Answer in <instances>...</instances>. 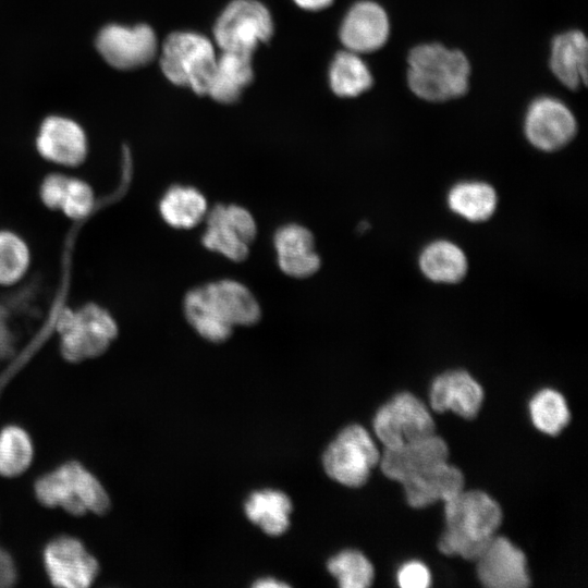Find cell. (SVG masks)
Masks as SVG:
<instances>
[{
	"instance_id": "obj_1",
	"label": "cell",
	"mask_w": 588,
	"mask_h": 588,
	"mask_svg": "<svg viewBox=\"0 0 588 588\" xmlns=\"http://www.w3.org/2000/svg\"><path fill=\"white\" fill-rule=\"evenodd\" d=\"M187 322L213 343L228 340L234 327H250L261 318L260 305L243 283L221 279L188 290L183 299Z\"/></svg>"
},
{
	"instance_id": "obj_2",
	"label": "cell",
	"mask_w": 588,
	"mask_h": 588,
	"mask_svg": "<svg viewBox=\"0 0 588 588\" xmlns=\"http://www.w3.org/2000/svg\"><path fill=\"white\" fill-rule=\"evenodd\" d=\"M443 503L445 530L439 539V550L445 555L476 561L502 523L501 506L480 490H463Z\"/></svg>"
},
{
	"instance_id": "obj_3",
	"label": "cell",
	"mask_w": 588,
	"mask_h": 588,
	"mask_svg": "<svg viewBox=\"0 0 588 588\" xmlns=\"http://www.w3.org/2000/svg\"><path fill=\"white\" fill-rule=\"evenodd\" d=\"M407 63L408 86L422 100L446 101L468 89L470 64L457 49L439 42L421 44L409 51Z\"/></svg>"
},
{
	"instance_id": "obj_4",
	"label": "cell",
	"mask_w": 588,
	"mask_h": 588,
	"mask_svg": "<svg viewBox=\"0 0 588 588\" xmlns=\"http://www.w3.org/2000/svg\"><path fill=\"white\" fill-rule=\"evenodd\" d=\"M37 500L72 515H101L110 498L100 480L78 462L70 461L40 476L34 485Z\"/></svg>"
},
{
	"instance_id": "obj_5",
	"label": "cell",
	"mask_w": 588,
	"mask_h": 588,
	"mask_svg": "<svg viewBox=\"0 0 588 588\" xmlns=\"http://www.w3.org/2000/svg\"><path fill=\"white\" fill-rule=\"evenodd\" d=\"M217 56L212 42L194 32H174L162 44L160 68L174 85L207 95Z\"/></svg>"
},
{
	"instance_id": "obj_6",
	"label": "cell",
	"mask_w": 588,
	"mask_h": 588,
	"mask_svg": "<svg viewBox=\"0 0 588 588\" xmlns=\"http://www.w3.org/2000/svg\"><path fill=\"white\" fill-rule=\"evenodd\" d=\"M61 352L70 362H81L102 354L115 338L118 329L102 308L89 304L78 311L64 310L58 319Z\"/></svg>"
},
{
	"instance_id": "obj_7",
	"label": "cell",
	"mask_w": 588,
	"mask_h": 588,
	"mask_svg": "<svg viewBox=\"0 0 588 588\" xmlns=\"http://www.w3.org/2000/svg\"><path fill=\"white\" fill-rule=\"evenodd\" d=\"M273 34L268 9L257 0H233L222 11L213 27L217 46L222 51L253 56Z\"/></svg>"
},
{
	"instance_id": "obj_8",
	"label": "cell",
	"mask_w": 588,
	"mask_h": 588,
	"mask_svg": "<svg viewBox=\"0 0 588 588\" xmlns=\"http://www.w3.org/2000/svg\"><path fill=\"white\" fill-rule=\"evenodd\" d=\"M380 452L365 428L350 425L330 443L323 454V467L333 480L357 488L365 485L379 464Z\"/></svg>"
},
{
	"instance_id": "obj_9",
	"label": "cell",
	"mask_w": 588,
	"mask_h": 588,
	"mask_svg": "<svg viewBox=\"0 0 588 588\" xmlns=\"http://www.w3.org/2000/svg\"><path fill=\"white\" fill-rule=\"evenodd\" d=\"M372 426L385 449H396L436 433L427 406L406 391L395 394L377 411Z\"/></svg>"
},
{
	"instance_id": "obj_10",
	"label": "cell",
	"mask_w": 588,
	"mask_h": 588,
	"mask_svg": "<svg viewBox=\"0 0 588 588\" xmlns=\"http://www.w3.org/2000/svg\"><path fill=\"white\" fill-rule=\"evenodd\" d=\"M204 220L207 226L201 244L205 248L234 262L247 259L249 246L257 235V224L246 208L217 204L207 211Z\"/></svg>"
},
{
	"instance_id": "obj_11",
	"label": "cell",
	"mask_w": 588,
	"mask_h": 588,
	"mask_svg": "<svg viewBox=\"0 0 588 588\" xmlns=\"http://www.w3.org/2000/svg\"><path fill=\"white\" fill-rule=\"evenodd\" d=\"M42 559L47 576L57 587L87 588L99 573L97 559L81 540L71 536L49 541Z\"/></svg>"
},
{
	"instance_id": "obj_12",
	"label": "cell",
	"mask_w": 588,
	"mask_h": 588,
	"mask_svg": "<svg viewBox=\"0 0 588 588\" xmlns=\"http://www.w3.org/2000/svg\"><path fill=\"white\" fill-rule=\"evenodd\" d=\"M96 47L111 66L133 70L148 64L156 57L158 40L154 29L146 24H110L99 32Z\"/></svg>"
},
{
	"instance_id": "obj_13",
	"label": "cell",
	"mask_w": 588,
	"mask_h": 588,
	"mask_svg": "<svg viewBox=\"0 0 588 588\" xmlns=\"http://www.w3.org/2000/svg\"><path fill=\"white\" fill-rule=\"evenodd\" d=\"M529 143L543 151H553L568 144L577 123L569 108L553 97H540L527 109L524 122Z\"/></svg>"
},
{
	"instance_id": "obj_14",
	"label": "cell",
	"mask_w": 588,
	"mask_h": 588,
	"mask_svg": "<svg viewBox=\"0 0 588 588\" xmlns=\"http://www.w3.org/2000/svg\"><path fill=\"white\" fill-rule=\"evenodd\" d=\"M449 462V448L436 433L380 454L379 466L385 477L400 483Z\"/></svg>"
},
{
	"instance_id": "obj_15",
	"label": "cell",
	"mask_w": 588,
	"mask_h": 588,
	"mask_svg": "<svg viewBox=\"0 0 588 588\" xmlns=\"http://www.w3.org/2000/svg\"><path fill=\"white\" fill-rule=\"evenodd\" d=\"M479 581L489 588H525L530 585L524 552L503 536H493L475 561Z\"/></svg>"
},
{
	"instance_id": "obj_16",
	"label": "cell",
	"mask_w": 588,
	"mask_h": 588,
	"mask_svg": "<svg viewBox=\"0 0 588 588\" xmlns=\"http://www.w3.org/2000/svg\"><path fill=\"white\" fill-rule=\"evenodd\" d=\"M390 34V22L384 9L372 1L355 3L344 16L340 40L346 50L369 53L384 46Z\"/></svg>"
},
{
	"instance_id": "obj_17",
	"label": "cell",
	"mask_w": 588,
	"mask_h": 588,
	"mask_svg": "<svg viewBox=\"0 0 588 588\" xmlns=\"http://www.w3.org/2000/svg\"><path fill=\"white\" fill-rule=\"evenodd\" d=\"M429 401L437 413L450 409L465 419H473L481 408L483 390L466 370H449L433 379Z\"/></svg>"
},
{
	"instance_id": "obj_18",
	"label": "cell",
	"mask_w": 588,
	"mask_h": 588,
	"mask_svg": "<svg viewBox=\"0 0 588 588\" xmlns=\"http://www.w3.org/2000/svg\"><path fill=\"white\" fill-rule=\"evenodd\" d=\"M273 246L280 270L295 279L314 275L321 266L315 250V237L306 226L291 222L279 226L273 234Z\"/></svg>"
},
{
	"instance_id": "obj_19",
	"label": "cell",
	"mask_w": 588,
	"mask_h": 588,
	"mask_svg": "<svg viewBox=\"0 0 588 588\" xmlns=\"http://www.w3.org/2000/svg\"><path fill=\"white\" fill-rule=\"evenodd\" d=\"M37 148L50 161L77 166L86 155V137L82 127L73 120L49 117L41 124Z\"/></svg>"
},
{
	"instance_id": "obj_20",
	"label": "cell",
	"mask_w": 588,
	"mask_h": 588,
	"mask_svg": "<svg viewBox=\"0 0 588 588\" xmlns=\"http://www.w3.org/2000/svg\"><path fill=\"white\" fill-rule=\"evenodd\" d=\"M550 69L568 89L576 90L588 81V42L580 30H567L552 40Z\"/></svg>"
},
{
	"instance_id": "obj_21",
	"label": "cell",
	"mask_w": 588,
	"mask_h": 588,
	"mask_svg": "<svg viewBox=\"0 0 588 588\" xmlns=\"http://www.w3.org/2000/svg\"><path fill=\"white\" fill-rule=\"evenodd\" d=\"M409 506L426 507L438 501H446L464 490L463 473L449 462L401 483Z\"/></svg>"
},
{
	"instance_id": "obj_22",
	"label": "cell",
	"mask_w": 588,
	"mask_h": 588,
	"mask_svg": "<svg viewBox=\"0 0 588 588\" xmlns=\"http://www.w3.org/2000/svg\"><path fill=\"white\" fill-rule=\"evenodd\" d=\"M253 76L252 56L222 51L217 57L207 95L218 102L233 103Z\"/></svg>"
},
{
	"instance_id": "obj_23",
	"label": "cell",
	"mask_w": 588,
	"mask_h": 588,
	"mask_svg": "<svg viewBox=\"0 0 588 588\" xmlns=\"http://www.w3.org/2000/svg\"><path fill=\"white\" fill-rule=\"evenodd\" d=\"M159 211L170 226L191 230L205 219L208 205L204 194L196 187L176 184L163 194Z\"/></svg>"
},
{
	"instance_id": "obj_24",
	"label": "cell",
	"mask_w": 588,
	"mask_h": 588,
	"mask_svg": "<svg viewBox=\"0 0 588 588\" xmlns=\"http://www.w3.org/2000/svg\"><path fill=\"white\" fill-rule=\"evenodd\" d=\"M419 267L434 282L454 283L465 275L467 259L456 244L439 240L424 248L419 256Z\"/></svg>"
},
{
	"instance_id": "obj_25",
	"label": "cell",
	"mask_w": 588,
	"mask_h": 588,
	"mask_svg": "<svg viewBox=\"0 0 588 588\" xmlns=\"http://www.w3.org/2000/svg\"><path fill=\"white\" fill-rule=\"evenodd\" d=\"M249 520L270 536L282 535L290 526L292 504L289 497L278 490H262L249 495L245 503Z\"/></svg>"
},
{
	"instance_id": "obj_26",
	"label": "cell",
	"mask_w": 588,
	"mask_h": 588,
	"mask_svg": "<svg viewBox=\"0 0 588 588\" xmlns=\"http://www.w3.org/2000/svg\"><path fill=\"white\" fill-rule=\"evenodd\" d=\"M494 188L480 181L461 182L448 195V205L456 215L473 222L485 221L497 207Z\"/></svg>"
},
{
	"instance_id": "obj_27",
	"label": "cell",
	"mask_w": 588,
	"mask_h": 588,
	"mask_svg": "<svg viewBox=\"0 0 588 588\" xmlns=\"http://www.w3.org/2000/svg\"><path fill=\"white\" fill-rule=\"evenodd\" d=\"M329 83L339 97H356L372 85V76L358 53L343 50L335 54L329 69Z\"/></svg>"
},
{
	"instance_id": "obj_28",
	"label": "cell",
	"mask_w": 588,
	"mask_h": 588,
	"mask_svg": "<svg viewBox=\"0 0 588 588\" xmlns=\"http://www.w3.org/2000/svg\"><path fill=\"white\" fill-rule=\"evenodd\" d=\"M33 458V440L25 429L8 425L0 430V476L13 478L24 474Z\"/></svg>"
},
{
	"instance_id": "obj_29",
	"label": "cell",
	"mask_w": 588,
	"mask_h": 588,
	"mask_svg": "<svg viewBox=\"0 0 588 588\" xmlns=\"http://www.w3.org/2000/svg\"><path fill=\"white\" fill-rule=\"evenodd\" d=\"M534 426L549 436H558L568 425L571 413L564 396L553 389H542L529 402Z\"/></svg>"
},
{
	"instance_id": "obj_30",
	"label": "cell",
	"mask_w": 588,
	"mask_h": 588,
	"mask_svg": "<svg viewBox=\"0 0 588 588\" xmlns=\"http://www.w3.org/2000/svg\"><path fill=\"white\" fill-rule=\"evenodd\" d=\"M328 569L342 588H367L375 577L370 561L356 550H344L330 559Z\"/></svg>"
},
{
	"instance_id": "obj_31",
	"label": "cell",
	"mask_w": 588,
	"mask_h": 588,
	"mask_svg": "<svg viewBox=\"0 0 588 588\" xmlns=\"http://www.w3.org/2000/svg\"><path fill=\"white\" fill-rule=\"evenodd\" d=\"M28 250L24 242L11 232H0V283L17 281L28 266Z\"/></svg>"
},
{
	"instance_id": "obj_32",
	"label": "cell",
	"mask_w": 588,
	"mask_h": 588,
	"mask_svg": "<svg viewBox=\"0 0 588 588\" xmlns=\"http://www.w3.org/2000/svg\"><path fill=\"white\" fill-rule=\"evenodd\" d=\"M93 206V193L83 181L69 179L61 205V209L71 218L86 216Z\"/></svg>"
},
{
	"instance_id": "obj_33",
	"label": "cell",
	"mask_w": 588,
	"mask_h": 588,
	"mask_svg": "<svg viewBox=\"0 0 588 588\" xmlns=\"http://www.w3.org/2000/svg\"><path fill=\"white\" fill-rule=\"evenodd\" d=\"M396 577L402 588H427L431 585L430 572L419 561H409L403 564Z\"/></svg>"
},
{
	"instance_id": "obj_34",
	"label": "cell",
	"mask_w": 588,
	"mask_h": 588,
	"mask_svg": "<svg viewBox=\"0 0 588 588\" xmlns=\"http://www.w3.org/2000/svg\"><path fill=\"white\" fill-rule=\"evenodd\" d=\"M69 177L61 174L49 175L41 186V198L50 208H61Z\"/></svg>"
},
{
	"instance_id": "obj_35",
	"label": "cell",
	"mask_w": 588,
	"mask_h": 588,
	"mask_svg": "<svg viewBox=\"0 0 588 588\" xmlns=\"http://www.w3.org/2000/svg\"><path fill=\"white\" fill-rule=\"evenodd\" d=\"M16 579L15 563L10 553L0 544V588L12 586Z\"/></svg>"
},
{
	"instance_id": "obj_36",
	"label": "cell",
	"mask_w": 588,
	"mask_h": 588,
	"mask_svg": "<svg viewBox=\"0 0 588 588\" xmlns=\"http://www.w3.org/2000/svg\"><path fill=\"white\" fill-rule=\"evenodd\" d=\"M12 353V335L7 324V315L0 306V360Z\"/></svg>"
},
{
	"instance_id": "obj_37",
	"label": "cell",
	"mask_w": 588,
	"mask_h": 588,
	"mask_svg": "<svg viewBox=\"0 0 588 588\" xmlns=\"http://www.w3.org/2000/svg\"><path fill=\"white\" fill-rule=\"evenodd\" d=\"M302 9L309 11H319L329 7L333 0H294Z\"/></svg>"
},
{
	"instance_id": "obj_38",
	"label": "cell",
	"mask_w": 588,
	"mask_h": 588,
	"mask_svg": "<svg viewBox=\"0 0 588 588\" xmlns=\"http://www.w3.org/2000/svg\"><path fill=\"white\" fill-rule=\"evenodd\" d=\"M255 587L259 588H278V587H286L287 585L284 583H281L273 578H264L254 584Z\"/></svg>"
}]
</instances>
